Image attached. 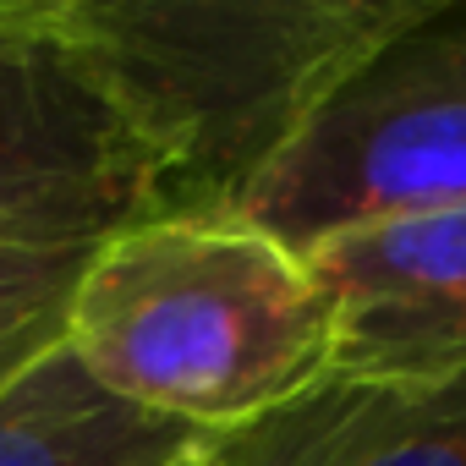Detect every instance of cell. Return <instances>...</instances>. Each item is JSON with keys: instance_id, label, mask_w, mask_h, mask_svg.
I'll use <instances>...</instances> for the list:
<instances>
[{"instance_id": "30bf717a", "label": "cell", "mask_w": 466, "mask_h": 466, "mask_svg": "<svg viewBox=\"0 0 466 466\" xmlns=\"http://www.w3.org/2000/svg\"><path fill=\"white\" fill-rule=\"evenodd\" d=\"M176 466H181V461H176Z\"/></svg>"}, {"instance_id": "8992f818", "label": "cell", "mask_w": 466, "mask_h": 466, "mask_svg": "<svg viewBox=\"0 0 466 466\" xmlns=\"http://www.w3.org/2000/svg\"><path fill=\"white\" fill-rule=\"evenodd\" d=\"M214 466H466V373L433 384L319 379L208 444Z\"/></svg>"}, {"instance_id": "7a4b0ae2", "label": "cell", "mask_w": 466, "mask_h": 466, "mask_svg": "<svg viewBox=\"0 0 466 466\" xmlns=\"http://www.w3.org/2000/svg\"><path fill=\"white\" fill-rule=\"evenodd\" d=\"M411 12L417 0H61L154 159L159 214H242Z\"/></svg>"}, {"instance_id": "3957f363", "label": "cell", "mask_w": 466, "mask_h": 466, "mask_svg": "<svg viewBox=\"0 0 466 466\" xmlns=\"http://www.w3.org/2000/svg\"><path fill=\"white\" fill-rule=\"evenodd\" d=\"M439 203H466V0H417L248 192L242 219L302 253L340 225Z\"/></svg>"}, {"instance_id": "5b68a950", "label": "cell", "mask_w": 466, "mask_h": 466, "mask_svg": "<svg viewBox=\"0 0 466 466\" xmlns=\"http://www.w3.org/2000/svg\"><path fill=\"white\" fill-rule=\"evenodd\" d=\"M329 302V379L466 373V203L373 214L302 248Z\"/></svg>"}, {"instance_id": "ba28073f", "label": "cell", "mask_w": 466, "mask_h": 466, "mask_svg": "<svg viewBox=\"0 0 466 466\" xmlns=\"http://www.w3.org/2000/svg\"><path fill=\"white\" fill-rule=\"evenodd\" d=\"M88 258L94 248H0V395L66 346Z\"/></svg>"}, {"instance_id": "9c48e42d", "label": "cell", "mask_w": 466, "mask_h": 466, "mask_svg": "<svg viewBox=\"0 0 466 466\" xmlns=\"http://www.w3.org/2000/svg\"><path fill=\"white\" fill-rule=\"evenodd\" d=\"M181 466H214V455H208V444H203V450H192V455H187Z\"/></svg>"}, {"instance_id": "6da1fadb", "label": "cell", "mask_w": 466, "mask_h": 466, "mask_svg": "<svg viewBox=\"0 0 466 466\" xmlns=\"http://www.w3.org/2000/svg\"><path fill=\"white\" fill-rule=\"evenodd\" d=\"M66 351L203 444L329 379V302L308 253L242 214H159L94 248Z\"/></svg>"}, {"instance_id": "277c9868", "label": "cell", "mask_w": 466, "mask_h": 466, "mask_svg": "<svg viewBox=\"0 0 466 466\" xmlns=\"http://www.w3.org/2000/svg\"><path fill=\"white\" fill-rule=\"evenodd\" d=\"M154 214V159L61 0H0V248H99Z\"/></svg>"}, {"instance_id": "52a82bcc", "label": "cell", "mask_w": 466, "mask_h": 466, "mask_svg": "<svg viewBox=\"0 0 466 466\" xmlns=\"http://www.w3.org/2000/svg\"><path fill=\"white\" fill-rule=\"evenodd\" d=\"M198 433L110 395L66 346L0 395V466H176Z\"/></svg>"}]
</instances>
